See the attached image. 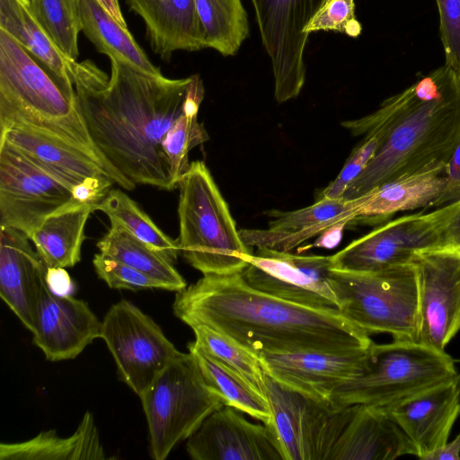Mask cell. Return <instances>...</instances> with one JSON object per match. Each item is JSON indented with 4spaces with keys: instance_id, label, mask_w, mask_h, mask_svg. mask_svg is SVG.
I'll return each instance as SVG.
<instances>
[{
    "instance_id": "1",
    "label": "cell",
    "mask_w": 460,
    "mask_h": 460,
    "mask_svg": "<svg viewBox=\"0 0 460 460\" xmlns=\"http://www.w3.org/2000/svg\"><path fill=\"white\" fill-rule=\"evenodd\" d=\"M111 60V75L93 61H73L77 107L104 158L134 184L172 190L162 140L185 111L194 75L171 79Z\"/></svg>"
},
{
    "instance_id": "2",
    "label": "cell",
    "mask_w": 460,
    "mask_h": 460,
    "mask_svg": "<svg viewBox=\"0 0 460 460\" xmlns=\"http://www.w3.org/2000/svg\"><path fill=\"white\" fill-rule=\"evenodd\" d=\"M174 314L190 327L203 324L251 353L350 352L370 336L341 313L296 305L251 287L241 273L203 275L177 292Z\"/></svg>"
},
{
    "instance_id": "3",
    "label": "cell",
    "mask_w": 460,
    "mask_h": 460,
    "mask_svg": "<svg viewBox=\"0 0 460 460\" xmlns=\"http://www.w3.org/2000/svg\"><path fill=\"white\" fill-rule=\"evenodd\" d=\"M341 126L356 137L374 132L381 137L374 158L341 199H357L399 177L445 170L460 139L458 75L444 65L385 99L372 113Z\"/></svg>"
},
{
    "instance_id": "4",
    "label": "cell",
    "mask_w": 460,
    "mask_h": 460,
    "mask_svg": "<svg viewBox=\"0 0 460 460\" xmlns=\"http://www.w3.org/2000/svg\"><path fill=\"white\" fill-rule=\"evenodd\" d=\"M28 128L53 137L95 160L115 184L136 185L115 169L94 145L76 102L16 40L0 30V131Z\"/></svg>"
},
{
    "instance_id": "5",
    "label": "cell",
    "mask_w": 460,
    "mask_h": 460,
    "mask_svg": "<svg viewBox=\"0 0 460 460\" xmlns=\"http://www.w3.org/2000/svg\"><path fill=\"white\" fill-rule=\"evenodd\" d=\"M180 252L203 275L242 273L251 247L242 240L228 205L203 161L180 179Z\"/></svg>"
},
{
    "instance_id": "6",
    "label": "cell",
    "mask_w": 460,
    "mask_h": 460,
    "mask_svg": "<svg viewBox=\"0 0 460 460\" xmlns=\"http://www.w3.org/2000/svg\"><path fill=\"white\" fill-rule=\"evenodd\" d=\"M446 351L418 341L373 342L364 372L337 388L333 407L367 404L386 408L457 376Z\"/></svg>"
},
{
    "instance_id": "7",
    "label": "cell",
    "mask_w": 460,
    "mask_h": 460,
    "mask_svg": "<svg viewBox=\"0 0 460 460\" xmlns=\"http://www.w3.org/2000/svg\"><path fill=\"white\" fill-rule=\"evenodd\" d=\"M139 397L155 460H164L211 412L224 406L190 351L174 358Z\"/></svg>"
},
{
    "instance_id": "8",
    "label": "cell",
    "mask_w": 460,
    "mask_h": 460,
    "mask_svg": "<svg viewBox=\"0 0 460 460\" xmlns=\"http://www.w3.org/2000/svg\"><path fill=\"white\" fill-rule=\"evenodd\" d=\"M331 277L341 314L367 335L418 341V282L411 263L368 272L332 269Z\"/></svg>"
},
{
    "instance_id": "9",
    "label": "cell",
    "mask_w": 460,
    "mask_h": 460,
    "mask_svg": "<svg viewBox=\"0 0 460 460\" xmlns=\"http://www.w3.org/2000/svg\"><path fill=\"white\" fill-rule=\"evenodd\" d=\"M101 338L121 380L138 396L181 353L160 326L128 300L110 307L102 321Z\"/></svg>"
},
{
    "instance_id": "10",
    "label": "cell",
    "mask_w": 460,
    "mask_h": 460,
    "mask_svg": "<svg viewBox=\"0 0 460 460\" xmlns=\"http://www.w3.org/2000/svg\"><path fill=\"white\" fill-rule=\"evenodd\" d=\"M264 392L284 460H328L349 406L319 402L281 385L267 374Z\"/></svg>"
},
{
    "instance_id": "11",
    "label": "cell",
    "mask_w": 460,
    "mask_h": 460,
    "mask_svg": "<svg viewBox=\"0 0 460 460\" xmlns=\"http://www.w3.org/2000/svg\"><path fill=\"white\" fill-rule=\"evenodd\" d=\"M247 261L241 274L251 287L296 305L341 313V303L331 277V255L258 248Z\"/></svg>"
},
{
    "instance_id": "12",
    "label": "cell",
    "mask_w": 460,
    "mask_h": 460,
    "mask_svg": "<svg viewBox=\"0 0 460 460\" xmlns=\"http://www.w3.org/2000/svg\"><path fill=\"white\" fill-rule=\"evenodd\" d=\"M454 206L451 202L429 213L405 215L381 225L331 255L332 269L368 272L411 264L418 252L433 250L437 230Z\"/></svg>"
},
{
    "instance_id": "13",
    "label": "cell",
    "mask_w": 460,
    "mask_h": 460,
    "mask_svg": "<svg viewBox=\"0 0 460 460\" xmlns=\"http://www.w3.org/2000/svg\"><path fill=\"white\" fill-rule=\"evenodd\" d=\"M75 201L72 188L7 143H0V227L29 238L50 215Z\"/></svg>"
},
{
    "instance_id": "14",
    "label": "cell",
    "mask_w": 460,
    "mask_h": 460,
    "mask_svg": "<svg viewBox=\"0 0 460 460\" xmlns=\"http://www.w3.org/2000/svg\"><path fill=\"white\" fill-rule=\"evenodd\" d=\"M262 45L271 61L279 103L300 93L305 80L304 29L325 0H251Z\"/></svg>"
},
{
    "instance_id": "15",
    "label": "cell",
    "mask_w": 460,
    "mask_h": 460,
    "mask_svg": "<svg viewBox=\"0 0 460 460\" xmlns=\"http://www.w3.org/2000/svg\"><path fill=\"white\" fill-rule=\"evenodd\" d=\"M418 342L445 351L460 331V255L445 251L418 252Z\"/></svg>"
},
{
    "instance_id": "16",
    "label": "cell",
    "mask_w": 460,
    "mask_h": 460,
    "mask_svg": "<svg viewBox=\"0 0 460 460\" xmlns=\"http://www.w3.org/2000/svg\"><path fill=\"white\" fill-rule=\"evenodd\" d=\"M369 347L350 352L261 353L259 358L265 374L281 385L331 404V397L337 388L364 372Z\"/></svg>"
},
{
    "instance_id": "17",
    "label": "cell",
    "mask_w": 460,
    "mask_h": 460,
    "mask_svg": "<svg viewBox=\"0 0 460 460\" xmlns=\"http://www.w3.org/2000/svg\"><path fill=\"white\" fill-rule=\"evenodd\" d=\"M186 450L194 460H284L273 429L252 423L226 405L204 420L188 438Z\"/></svg>"
},
{
    "instance_id": "18",
    "label": "cell",
    "mask_w": 460,
    "mask_h": 460,
    "mask_svg": "<svg viewBox=\"0 0 460 460\" xmlns=\"http://www.w3.org/2000/svg\"><path fill=\"white\" fill-rule=\"evenodd\" d=\"M102 322L83 300L53 293L42 283L33 316V342L49 361L76 358L101 338Z\"/></svg>"
},
{
    "instance_id": "19",
    "label": "cell",
    "mask_w": 460,
    "mask_h": 460,
    "mask_svg": "<svg viewBox=\"0 0 460 460\" xmlns=\"http://www.w3.org/2000/svg\"><path fill=\"white\" fill-rule=\"evenodd\" d=\"M382 409L403 431L415 456L423 459L447 442L460 414V375Z\"/></svg>"
},
{
    "instance_id": "20",
    "label": "cell",
    "mask_w": 460,
    "mask_h": 460,
    "mask_svg": "<svg viewBox=\"0 0 460 460\" xmlns=\"http://www.w3.org/2000/svg\"><path fill=\"white\" fill-rule=\"evenodd\" d=\"M364 199V195L354 199L320 198L293 211L269 210L265 212L271 218L268 228L241 229L239 234L251 248L290 252L335 224L346 221L350 225Z\"/></svg>"
},
{
    "instance_id": "21",
    "label": "cell",
    "mask_w": 460,
    "mask_h": 460,
    "mask_svg": "<svg viewBox=\"0 0 460 460\" xmlns=\"http://www.w3.org/2000/svg\"><path fill=\"white\" fill-rule=\"evenodd\" d=\"M414 449L394 420L382 408L354 404L328 460H394Z\"/></svg>"
},
{
    "instance_id": "22",
    "label": "cell",
    "mask_w": 460,
    "mask_h": 460,
    "mask_svg": "<svg viewBox=\"0 0 460 460\" xmlns=\"http://www.w3.org/2000/svg\"><path fill=\"white\" fill-rule=\"evenodd\" d=\"M47 268L24 233L0 227V296L31 332Z\"/></svg>"
},
{
    "instance_id": "23",
    "label": "cell",
    "mask_w": 460,
    "mask_h": 460,
    "mask_svg": "<svg viewBox=\"0 0 460 460\" xmlns=\"http://www.w3.org/2000/svg\"><path fill=\"white\" fill-rule=\"evenodd\" d=\"M143 20L153 51L170 60L177 50L207 48L205 31L194 0H125Z\"/></svg>"
},
{
    "instance_id": "24",
    "label": "cell",
    "mask_w": 460,
    "mask_h": 460,
    "mask_svg": "<svg viewBox=\"0 0 460 460\" xmlns=\"http://www.w3.org/2000/svg\"><path fill=\"white\" fill-rule=\"evenodd\" d=\"M4 142L72 189L90 177L111 179L95 160L83 151L39 131L12 127L0 131V143Z\"/></svg>"
},
{
    "instance_id": "25",
    "label": "cell",
    "mask_w": 460,
    "mask_h": 460,
    "mask_svg": "<svg viewBox=\"0 0 460 460\" xmlns=\"http://www.w3.org/2000/svg\"><path fill=\"white\" fill-rule=\"evenodd\" d=\"M0 30L43 65L66 95L75 102L71 79L74 60L64 56L33 13L29 0H0Z\"/></svg>"
},
{
    "instance_id": "26",
    "label": "cell",
    "mask_w": 460,
    "mask_h": 460,
    "mask_svg": "<svg viewBox=\"0 0 460 460\" xmlns=\"http://www.w3.org/2000/svg\"><path fill=\"white\" fill-rule=\"evenodd\" d=\"M445 170H430L399 177L367 193L350 223L376 224L395 213L432 208L445 185Z\"/></svg>"
},
{
    "instance_id": "27",
    "label": "cell",
    "mask_w": 460,
    "mask_h": 460,
    "mask_svg": "<svg viewBox=\"0 0 460 460\" xmlns=\"http://www.w3.org/2000/svg\"><path fill=\"white\" fill-rule=\"evenodd\" d=\"M104 448L93 414L86 411L73 435L42 431L22 442L1 443V460H103Z\"/></svg>"
},
{
    "instance_id": "28",
    "label": "cell",
    "mask_w": 460,
    "mask_h": 460,
    "mask_svg": "<svg viewBox=\"0 0 460 460\" xmlns=\"http://www.w3.org/2000/svg\"><path fill=\"white\" fill-rule=\"evenodd\" d=\"M95 206L77 200L48 217L30 240L47 267L69 268L81 260L87 219Z\"/></svg>"
},
{
    "instance_id": "29",
    "label": "cell",
    "mask_w": 460,
    "mask_h": 460,
    "mask_svg": "<svg viewBox=\"0 0 460 460\" xmlns=\"http://www.w3.org/2000/svg\"><path fill=\"white\" fill-rule=\"evenodd\" d=\"M80 13L82 31L99 52L144 74L163 75L129 30L112 18L98 0H80Z\"/></svg>"
},
{
    "instance_id": "30",
    "label": "cell",
    "mask_w": 460,
    "mask_h": 460,
    "mask_svg": "<svg viewBox=\"0 0 460 460\" xmlns=\"http://www.w3.org/2000/svg\"><path fill=\"white\" fill-rule=\"evenodd\" d=\"M96 245L101 252L156 281L162 289L179 292L187 287L172 261L117 222H111V228Z\"/></svg>"
},
{
    "instance_id": "31",
    "label": "cell",
    "mask_w": 460,
    "mask_h": 460,
    "mask_svg": "<svg viewBox=\"0 0 460 460\" xmlns=\"http://www.w3.org/2000/svg\"><path fill=\"white\" fill-rule=\"evenodd\" d=\"M187 347L194 355L207 384L217 394L224 405L233 407L274 429L272 412L264 396L192 342Z\"/></svg>"
},
{
    "instance_id": "32",
    "label": "cell",
    "mask_w": 460,
    "mask_h": 460,
    "mask_svg": "<svg viewBox=\"0 0 460 460\" xmlns=\"http://www.w3.org/2000/svg\"><path fill=\"white\" fill-rule=\"evenodd\" d=\"M202 22L207 48L234 56L249 34L242 0H194Z\"/></svg>"
},
{
    "instance_id": "33",
    "label": "cell",
    "mask_w": 460,
    "mask_h": 460,
    "mask_svg": "<svg viewBox=\"0 0 460 460\" xmlns=\"http://www.w3.org/2000/svg\"><path fill=\"white\" fill-rule=\"evenodd\" d=\"M95 210L103 212L111 222L119 223L173 263L176 261L180 252L178 241L164 234L139 206L120 190L111 189L95 206Z\"/></svg>"
},
{
    "instance_id": "34",
    "label": "cell",
    "mask_w": 460,
    "mask_h": 460,
    "mask_svg": "<svg viewBox=\"0 0 460 460\" xmlns=\"http://www.w3.org/2000/svg\"><path fill=\"white\" fill-rule=\"evenodd\" d=\"M190 328L195 335V341L192 343L197 348L230 368L266 398L264 392L265 373L260 358L256 355L208 326L194 324Z\"/></svg>"
},
{
    "instance_id": "35",
    "label": "cell",
    "mask_w": 460,
    "mask_h": 460,
    "mask_svg": "<svg viewBox=\"0 0 460 460\" xmlns=\"http://www.w3.org/2000/svg\"><path fill=\"white\" fill-rule=\"evenodd\" d=\"M31 10L55 45L76 61L82 31L80 0H29Z\"/></svg>"
},
{
    "instance_id": "36",
    "label": "cell",
    "mask_w": 460,
    "mask_h": 460,
    "mask_svg": "<svg viewBox=\"0 0 460 460\" xmlns=\"http://www.w3.org/2000/svg\"><path fill=\"white\" fill-rule=\"evenodd\" d=\"M209 139L202 123L198 121V113L185 112L174 121L162 140V147L171 167L176 186L189 170V152Z\"/></svg>"
},
{
    "instance_id": "37",
    "label": "cell",
    "mask_w": 460,
    "mask_h": 460,
    "mask_svg": "<svg viewBox=\"0 0 460 460\" xmlns=\"http://www.w3.org/2000/svg\"><path fill=\"white\" fill-rule=\"evenodd\" d=\"M318 31L359 36L362 27L355 14L354 0H325L304 29L306 34Z\"/></svg>"
},
{
    "instance_id": "38",
    "label": "cell",
    "mask_w": 460,
    "mask_h": 460,
    "mask_svg": "<svg viewBox=\"0 0 460 460\" xmlns=\"http://www.w3.org/2000/svg\"><path fill=\"white\" fill-rule=\"evenodd\" d=\"M381 142L377 132L364 136L352 150L337 177L320 193V198H341L349 185L366 169L374 158Z\"/></svg>"
},
{
    "instance_id": "39",
    "label": "cell",
    "mask_w": 460,
    "mask_h": 460,
    "mask_svg": "<svg viewBox=\"0 0 460 460\" xmlns=\"http://www.w3.org/2000/svg\"><path fill=\"white\" fill-rule=\"evenodd\" d=\"M93 264L98 277L111 288L162 289L160 284L132 267L103 253H96Z\"/></svg>"
},
{
    "instance_id": "40",
    "label": "cell",
    "mask_w": 460,
    "mask_h": 460,
    "mask_svg": "<svg viewBox=\"0 0 460 460\" xmlns=\"http://www.w3.org/2000/svg\"><path fill=\"white\" fill-rule=\"evenodd\" d=\"M445 65L460 75V0H435Z\"/></svg>"
},
{
    "instance_id": "41",
    "label": "cell",
    "mask_w": 460,
    "mask_h": 460,
    "mask_svg": "<svg viewBox=\"0 0 460 460\" xmlns=\"http://www.w3.org/2000/svg\"><path fill=\"white\" fill-rule=\"evenodd\" d=\"M432 251H445L460 255V199L455 201L451 214L437 230Z\"/></svg>"
},
{
    "instance_id": "42",
    "label": "cell",
    "mask_w": 460,
    "mask_h": 460,
    "mask_svg": "<svg viewBox=\"0 0 460 460\" xmlns=\"http://www.w3.org/2000/svg\"><path fill=\"white\" fill-rule=\"evenodd\" d=\"M445 185L432 208H438L460 199V139L445 168Z\"/></svg>"
},
{
    "instance_id": "43",
    "label": "cell",
    "mask_w": 460,
    "mask_h": 460,
    "mask_svg": "<svg viewBox=\"0 0 460 460\" xmlns=\"http://www.w3.org/2000/svg\"><path fill=\"white\" fill-rule=\"evenodd\" d=\"M114 181L108 177H90L72 189L74 199L80 203L96 206L111 190Z\"/></svg>"
},
{
    "instance_id": "44",
    "label": "cell",
    "mask_w": 460,
    "mask_h": 460,
    "mask_svg": "<svg viewBox=\"0 0 460 460\" xmlns=\"http://www.w3.org/2000/svg\"><path fill=\"white\" fill-rule=\"evenodd\" d=\"M65 269L48 267L46 271L45 279L48 287L58 296H71L74 290L73 281Z\"/></svg>"
},
{
    "instance_id": "45",
    "label": "cell",
    "mask_w": 460,
    "mask_h": 460,
    "mask_svg": "<svg viewBox=\"0 0 460 460\" xmlns=\"http://www.w3.org/2000/svg\"><path fill=\"white\" fill-rule=\"evenodd\" d=\"M348 225L349 222L344 221L328 227L318 235L313 246L327 249L335 247L342 238L343 230Z\"/></svg>"
},
{
    "instance_id": "46",
    "label": "cell",
    "mask_w": 460,
    "mask_h": 460,
    "mask_svg": "<svg viewBox=\"0 0 460 460\" xmlns=\"http://www.w3.org/2000/svg\"><path fill=\"white\" fill-rule=\"evenodd\" d=\"M422 460H460V432L450 442L428 454Z\"/></svg>"
},
{
    "instance_id": "47",
    "label": "cell",
    "mask_w": 460,
    "mask_h": 460,
    "mask_svg": "<svg viewBox=\"0 0 460 460\" xmlns=\"http://www.w3.org/2000/svg\"><path fill=\"white\" fill-rule=\"evenodd\" d=\"M103 8L114 18L121 26L128 28L123 17L119 0H98Z\"/></svg>"
},
{
    "instance_id": "48",
    "label": "cell",
    "mask_w": 460,
    "mask_h": 460,
    "mask_svg": "<svg viewBox=\"0 0 460 460\" xmlns=\"http://www.w3.org/2000/svg\"><path fill=\"white\" fill-rule=\"evenodd\" d=\"M458 75V80H459V84H460V75Z\"/></svg>"
}]
</instances>
